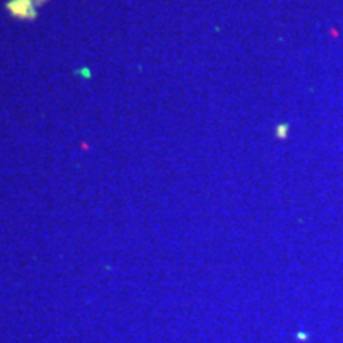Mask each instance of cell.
Here are the masks:
<instances>
[{"label": "cell", "mask_w": 343, "mask_h": 343, "mask_svg": "<svg viewBox=\"0 0 343 343\" xmlns=\"http://www.w3.org/2000/svg\"><path fill=\"white\" fill-rule=\"evenodd\" d=\"M76 73H78V75H81V76H84V78H89V76H91V73H89L88 69H80Z\"/></svg>", "instance_id": "2"}, {"label": "cell", "mask_w": 343, "mask_h": 343, "mask_svg": "<svg viewBox=\"0 0 343 343\" xmlns=\"http://www.w3.org/2000/svg\"><path fill=\"white\" fill-rule=\"evenodd\" d=\"M275 132H276V137L278 138H286V135L289 132V126H288V124H285V122L283 124H278Z\"/></svg>", "instance_id": "1"}]
</instances>
